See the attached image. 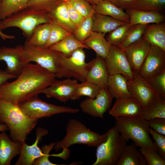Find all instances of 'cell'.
<instances>
[{
	"mask_svg": "<svg viewBox=\"0 0 165 165\" xmlns=\"http://www.w3.org/2000/svg\"><path fill=\"white\" fill-rule=\"evenodd\" d=\"M13 81L0 86V99L18 104L42 93L55 79L54 75L36 64L29 63Z\"/></svg>",
	"mask_w": 165,
	"mask_h": 165,
	"instance_id": "obj_1",
	"label": "cell"
},
{
	"mask_svg": "<svg viewBox=\"0 0 165 165\" xmlns=\"http://www.w3.org/2000/svg\"><path fill=\"white\" fill-rule=\"evenodd\" d=\"M38 120L26 115L18 104L0 99V123L7 126L12 140L21 145L25 143Z\"/></svg>",
	"mask_w": 165,
	"mask_h": 165,
	"instance_id": "obj_2",
	"label": "cell"
},
{
	"mask_svg": "<svg viewBox=\"0 0 165 165\" xmlns=\"http://www.w3.org/2000/svg\"><path fill=\"white\" fill-rule=\"evenodd\" d=\"M115 118V125L125 140H132L137 147L157 152L149 135L148 120L141 118L117 117Z\"/></svg>",
	"mask_w": 165,
	"mask_h": 165,
	"instance_id": "obj_3",
	"label": "cell"
},
{
	"mask_svg": "<svg viewBox=\"0 0 165 165\" xmlns=\"http://www.w3.org/2000/svg\"><path fill=\"white\" fill-rule=\"evenodd\" d=\"M66 134L61 140L55 143L56 150H68L71 146L76 144L97 147L105 139L106 134H100L89 129L80 121L72 119L67 124Z\"/></svg>",
	"mask_w": 165,
	"mask_h": 165,
	"instance_id": "obj_4",
	"label": "cell"
},
{
	"mask_svg": "<svg viewBox=\"0 0 165 165\" xmlns=\"http://www.w3.org/2000/svg\"><path fill=\"white\" fill-rule=\"evenodd\" d=\"M106 133L105 139L97 147L96 160L93 165H116L127 145L115 125Z\"/></svg>",
	"mask_w": 165,
	"mask_h": 165,
	"instance_id": "obj_5",
	"label": "cell"
},
{
	"mask_svg": "<svg viewBox=\"0 0 165 165\" xmlns=\"http://www.w3.org/2000/svg\"><path fill=\"white\" fill-rule=\"evenodd\" d=\"M47 23H50L48 13L27 8L0 21V29L2 31L10 27L17 28L28 40L37 26Z\"/></svg>",
	"mask_w": 165,
	"mask_h": 165,
	"instance_id": "obj_6",
	"label": "cell"
},
{
	"mask_svg": "<svg viewBox=\"0 0 165 165\" xmlns=\"http://www.w3.org/2000/svg\"><path fill=\"white\" fill-rule=\"evenodd\" d=\"M23 46V56L28 63L33 62L59 78L61 53L44 47L35 46L26 40Z\"/></svg>",
	"mask_w": 165,
	"mask_h": 165,
	"instance_id": "obj_7",
	"label": "cell"
},
{
	"mask_svg": "<svg viewBox=\"0 0 165 165\" xmlns=\"http://www.w3.org/2000/svg\"><path fill=\"white\" fill-rule=\"evenodd\" d=\"M86 55L83 48L75 51L68 57L61 56L59 78H73L81 82L86 81V76L92 61L86 62Z\"/></svg>",
	"mask_w": 165,
	"mask_h": 165,
	"instance_id": "obj_8",
	"label": "cell"
},
{
	"mask_svg": "<svg viewBox=\"0 0 165 165\" xmlns=\"http://www.w3.org/2000/svg\"><path fill=\"white\" fill-rule=\"evenodd\" d=\"M18 105L27 116L38 119L58 114H75L79 111L78 108L47 103L40 99L38 95L29 98Z\"/></svg>",
	"mask_w": 165,
	"mask_h": 165,
	"instance_id": "obj_9",
	"label": "cell"
},
{
	"mask_svg": "<svg viewBox=\"0 0 165 165\" xmlns=\"http://www.w3.org/2000/svg\"><path fill=\"white\" fill-rule=\"evenodd\" d=\"M104 60L109 75L120 74L128 81L133 79L134 72L125 53L118 46L111 45Z\"/></svg>",
	"mask_w": 165,
	"mask_h": 165,
	"instance_id": "obj_10",
	"label": "cell"
},
{
	"mask_svg": "<svg viewBox=\"0 0 165 165\" xmlns=\"http://www.w3.org/2000/svg\"><path fill=\"white\" fill-rule=\"evenodd\" d=\"M127 87L133 97L144 109L149 106L159 96L139 72H134L133 79L128 81Z\"/></svg>",
	"mask_w": 165,
	"mask_h": 165,
	"instance_id": "obj_11",
	"label": "cell"
},
{
	"mask_svg": "<svg viewBox=\"0 0 165 165\" xmlns=\"http://www.w3.org/2000/svg\"><path fill=\"white\" fill-rule=\"evenodd\" d=\"M113 98L108 88H102L94 98H88L84 100L79 106L83 112L103 119L105 113L110 108Z\"/></svg>",
	"mask_w": 165,
	"mask_h": 165,
	"instance_id": "obj_12",
	"label": "cell"
},
{
	"mask_svg": "<svg viewBox=\"0 0 165 165\" xmlns=\"http://www.w3.org/2000/svg\"><path fill=\"white\" fill-rule=\"evenodd\" d=\"M165 70V51L151 45L149 53L139 71L145 79L151 78Z\"/></svg>",
	"mask_w": 165,
	"mask_h": 165,
	"instance_id": "obj_13",
	"label": "cell"
},
{
	"mask_svg": "<svg viewBox=\"0 0 165 165\" xmlns=\"http://www.w3.org/2000/svg\"><path fill=\"white\" fill-rule=\"evenodd\" d=\"M23 52V45H18L14 47L5 46L0 47V61L6 63V72L16 78L28 63L24 59Z\"/></svg>",
	"mask_w": 165,
	"mask_h": 165,
	"instance_id": "obj_14",
	"label": "cell"
},
{
	"mask_svg": "<svg viewBox=\"0 0 165 165\" xmlns=\"http://www.w3.org/2000/svg\"><path fill=\"white\" fill-rule=\"evenodd\" d=\"M78 81L70 78L59 80L55 79L42 92L48 98H53L65 103L71 99Z\"/></svg>",
	"mask_w": 165,
	"mask_h": 165,
	"instance_id": "obj_15",
	"label": "cell"
},
{
	"mask_svg": "<svg viewBox=\"0 0 165 165\" xmlns=\"http://www.w3.org/2000/svg\"><path fill=\"white\" fill-rule=\"evenodd\" d=\"M144 109L133 97L116 99L109 113L115 117L140 118Z\"/></svg>",
	"mask_w": 165,
	"mask_h": 165,
	"instance_id": "obj_16",
	"label": "cell"
},
{
	"mask_svg": "<svg viewBox=\"0 0 165 165\" xmlns=\"http://www.w3.org/2000/svg\"><path fill=\"white\" fill-rule=\"evenodd\" d=\"M151 45L142 37L139 41L129 45L124 50L134 72H139L149 53Z\"/></svg>",
	"mask_w": 165,
	"mask_h": 165,
	"instance_id": "obj_17",
	"label": "cell"
},
{
	"mask_svg": "<svg viewBox=\"0 0 165 165\" xmlns=\"http://www.w3.org/2000/svg\"><path fill=\"white\" fill-rule=\"evenodd\" d=\"M48 133V131L47 129L40 127L38 128L35 142L30 145H28L26 143L21 145L19 157L15 165H32L35 160L42 154L38 145L42 137L47 135Z\"/></svg>",
	"mask_w": 165,
	"mask_h": 165,
	"instance_id": "obj_18",
	"label": "cell"
},
{
	"mask_svg": "<svg viewBox=\"0 0 165 165\" xmlns=\"http://www.w3.org/2000/svg\"><path fill=\"white\" fill-rule=\"evenodd\" d=\"M91 61V65L87 72L86 81L96 84L102 88H108L109 75L104 59L97 55Z\"/></svg>",
	"mask_w": 165,
	"mask_h": 165,
	"instance_id": "obj_19",
	"label": "cell"
},
{
	"mask_svg": "<svg viewBox=\"0 0 165 165\" xmlns=\"http://www.w3.org/2000/svg\"><path fill=\"white\" fill-rule=\"evenodd\" d=\"M21 145L11 139L5 132L0 133V165H10L20 154Z\"/></svg>",
	"mask_w": 165,
	"mask_h": 165,
	"instance_id": "obj_20",
	"label": "cell"
},
{
	"mask_svg": "<svg viewBox=\"0 0 165 165\" xmlns=\"http://www.w3.org/2000/svg\"><path fill=\"white\" fill-rule=\"evenodd\" d=\"M130 17L129 23L132 26L138 24L164 22V15L157 11H146L132 8L126 10Z\"/></svg>",
	"mask_w": 165,
	"mask_h": 165,
	"instance_id": "obj_21",
	"label": "cell"
},
{
	"mask_svg": "<svg viewBox=\"0 0 165 165\" xmlns=\"http://www.w3.org/2000/svg\"><path fill=\"white\" fill-rule=\"evenodd\" d=\"M48 15L50 23L61 26L72 34L74 33L77 28L69 17L64 2L62 1Z\"/></svg>",
	"mask_w": 165,
	"mask_h": 165,
	"instance_id": "obj_22",
	"label": "cell"
},
{
	"mask_svg": "<svg viewBox=\"0 0 165 165\" xmlns=\"http://www.w3.org/2000/svg\"><path fill=\"white\" fill-rule=\"evenodd\" d=\"M127 82L126 78L121 74L109 75L108 88L113 98L117 99L133 97L128 90Z\"/></svg>",
	"mask_w": 165,
	"mask_h": 165,
	"instance_id": "obj_23",
	"label": "cell"
},
{
	"mask_svg": "<svg viewBox=\"0 0 165 165\" xmlns=\"http://www.w3.org/2000/svg\"><path fill=\"white\" fill-rule=\"evenodd\" d=\"M142 38L151 45L165 51V24L164 22L147 25Z\"/></svg>",
	"mask_w": 165,
	"mask_h": 165,
	"instance_id": "obj_24",
	"label": "cell"
},
{
	"mask_svg": "<svg viewBox=\"0 0 165 165\" xmlns=\"http://www.w3.org/2000/svg\"><path fill=\"white\" fill-rule=\"evenodd\" d=\"M92 20L93 31L105 34L126 23L95 12L92 16Z\"/></svg>",
	"mask_w": 165,
	"mask_h": 165,
	"instance_id": "obj_25",
	"label": "cell"
},
{
	"mask_svg": "<svg viewBox=\"0 0 165 165\" xmlns=\"http://www.w3.org/2000/svg\"><path fill=\"white\" fill-rule=\"evenodd\" d=\"M104 33L93 31L82 42L90 49L93 50L97 55L105 59L111 45L105 38Z\"/></svg>",
	"mask_w": 165,
	"mask_h": 165,
	"instance_id": "obj_26",
	"label": "cell"
},
{
	"mask_svg": "<svg viewBox=\"0 0 165 165\" xmlns=\"http://www.w3.org/2000/svg\"><path fill=\"white\" fill-rule=\"evenodd\" d=\"M95 13L107 15L125 23L129 22L130 17L124 10L108 0H103L94 6Z\"/></svg>",
	"mask_w": 165,
	"mask_h": 165,
	"instance_id": "obj_27",
	"label": "cell"
},
{
	"mask_svg": "<svg viewBox=\"0 0 165 165\" xmlns=\"http://www.w3.org/2000/svg\"><path fill=\"white\" fill-rule=\"evenodd\" d=\"M146 161L133 142L123 149L116 165H146Z\"/></svg>",
	"mask_w": 165,
	"mask_h": 165,
	"instance_id": "obj_28",
	"label": "cell"
},
{
	"mask_svg": "<svg viewBox=\"0 0 165 165\" xmlns=\"http://www.w3.org/2000/svg\"><path fill=\"white\" fill-rule=\"evenodd\" d=\"M61 53L64 56L69 57L78 49L82 48L90 49L83 43L78 40L73 34H71L59 42L49 48Z\"/></svg>",
	"mask_w": 165,
	"mask_h": 165,
	"instance_id": "obj_29",
	"label": "cell"
},
{
	"mask_svg": "<svg viewBox=\"0 0 165 165\" xmlns=\"http://www.w3.org/2000/svg\"><path fill=\"white\" fill-rule=\"evenodd\" d=\"M30 0H1L0 2V20H3L28 8Z\"/></svg>",
	"mask_w": 165,
	"mask_h": 165,
	"instance_id": "obj_30",
	"label": "cell"
},
{
	"mask_svg": "<svg viewBox=\"0 0 165 165\" xmlns=\"http://www.w3.org/2000/svg\"><path fill=\"white\" fill-rule=\"evenodd\" d=\"M51 25V23L38 25L35 29L30 38L27 40L35 46L45 47L49 37Z\"/></svg>",
	"mask_w": 165,
	"mask_h": 165,
	"instance_id": "obj_31",
	"label": "cell"
},
{
	"mask_svg": "<svg viewBox=\"0 0 165 165\" xmlns=\"http://www.w3.org/2000/svg\"><path fill=\"white\" fill-rule=\"evenodd\" d=\"M141 118L148 120L152 118H165V98L159 95L148 108L144 109Z\"/></svg>",
	"mask_w": 165,
	"mask_h": 165,
	"instance_id": "obj_32",
	"label": "cell"
},
{
	"mask_svg": "<svg viewBox=\"0 0 165 165\" xmlns=\"http://www.w3.org/2000/svg\"><path fill=\"white\" fill-rule=\"evenodd\" d=\"M102 88L96 84L87 81L78 83L71 100H77L83 96L94 98L99 93Z\"/></svg>",
	"mask_w": 165,
	"mask_h": 165,
	"instance_id": "obj_33",
	"label": "cell"
},
{
	"mask_svg": "<svg viewBox=\"0 0 165 165\" xmlns=\"http://www.w3.org/2000/svg\"><path fill=\"white\" fill-rule=\"evenodd\" d=\"M147 25L138 24L131 26L124 39L118 46L124 50L129 45L139 41L142 37Z\"/></svg>",
	"mask_w": 165,
	"mask_h": 165,
	"instance_id": "obj_34",
	"label": "cell"
},
{
	"mask_svg": "<svg viewBox=\"0 0 165 165\" xmlns=\"http://www.w3.org/2000/svg\"><path fill=\"white\" fill-rule=\"evenodd\" d=\"M61 0H30L28 8L33 10L48 13L53 11Z\"/></svg>",
	"mask_w": 165,
	"mask_h": 165,
	"instance_id": "obj_35",
	"label": "cell"
},
{
	"mask_svg": "<svg viewBox=\"0 0 165 165\" xmlns=\"http://www.w3.org/2000/svg\"><path fill=\"white\" fill-rule=\"evenodd\" d=\"M165 0H137L134 9L142 11H163Z\"/></svg>",
	"mask_w": 165,
	"mask_h": 165,
	"instance_id": "obj_36",
	"label": "cell"
},
{
	"mask_svg": "<svg viewBox=\"0 0 165 165\" xmlns=\"http://www.w3.org/2000/svg\"><path fill=\"white\" fill-rule=\"evenodd\" d=\"M131 26L129 22L125 23L109 32L106 39L111 45L118 46L124 39Z\"/></svg>",
	"mask_w": 165,
	"mask_h": 165,
	"instance_id": "obj_37",
	"label": "cell"
},
{
	"mask_svg": "<svg viewBox=\"0 0 165 165\" xmlns=\"http://www.w3.org/2000/svg\"><path fill=\"white\" fill-rule=\"evenodd\" d=\"M71 34L61 26L51 23L49 37L44 47L49 48Z\"/></svg>",
	"mask_w": 165,
	"mask_h": 165,
	"instance_id": "obj_38",
	"label": "cell"
},
{
	"mask_svg": "<svg viewBox=\"0 0 165 165\" xmlns=\"http://www.w3.org/2000/svg\"><path fill=\"white\" fill-rule=\"evenodd\" d=\"M92 16L86 18L73 34L75 38L81 42L82 43L93 32Z\"/></svg>",
	"mask_w": 165,
	"mask_h": 165,
	"instance_id": "obj_39",
	"label": "cell"
},
{
	"mask_svg": "<svg viewBox=\"0 0 165 165\" xmlns=\"http://www.w3.org/2000/svg\"><path fill=\"white\" fill-rule=\"evenodd\" d=\"M145 79L157 94L165 98V70L151 78Z\"/></svg>",
	"mask_w": 165,
	"mask_h": 165,
	"instance_id": "obj_40",
	"label": "cell"
},
{
	"mask_svg": "<svg viewBox=\"0 0 165 165\" xmlns=\"http://www.w3.org/2000/svg\"><path fill=\"white\" fill-rule=\"evenodd\" d=\"M70 2L75 9L85 18L93 16L94 6L84 0H71Z\"/></svg>",
	"mask_w": 165,
	"mask_h": 165,
	"instance_id": "obj_41",
	"label": "cell"
},
{
	"mask_svg": "<svg viewBox=\"0 0 165 165\" xmlns=\"http://www.w3.org/2000/svg\"><path fill=\"white\" fill-rule=\"evenodd\" d=\"M139 150L145 158L148 165H165V160L158 152L140 148Z\"/></svg>",
	"mask_w": 165,
	"mask_h": 165,
	"instance_id": "obj_42",
	"label": "cell"
},
{
	"mask_svg": "<svg viewBox=\"0 0 165 165\" xmlns=\"http://www.w3.org/2000/svg\"><path fill=\"white\" fill-rule=\"evenodd\" d=\"M55 143L52 142L50 144L42 146L41 149L42 155L36 159L33 163L34 165H57L51 162L49 160L50 156V152L53 148Z\"/></svg>",
	"mask_w": 165,
	"mask_h": 165,
	"instance_id": "obj_43",
	"label": "cell"
},
{
	"mask_svg": "<svg viewBox=\"0 0 165 165\" xmlns=\"http://www.w3.org/2000/svg\"><path fill=\"white\" fill-rule=\"evenodd\" d=\"M149 131L154 140L157 152L165 160V135L157 132L150 127Z\"/></svg>",
	"mask_w": 165,
	"mask_h": 165,
	"instance_id": "obj_44",
	"label": "cell"
},
{
	"mask_svg": "<svg viewBox=\"0 0 165 165\" xmlns=\"http://www.w3.org/2000/svg\"><path fill=\"white\" fill-rule=\"evenodd\" d=\"M65 3L70 19L78 28L85 18L75 9L70 1L66 2Z\"/></svg>",
	"mask_w": 165,
	"mask_h": 165,
	"instance_id": "obj_45",
	"label": "cell"
},
{
	"mask_svg": "<svg viewBox=\"0 0 165 165\" xmlns=\"http://www.w3.org/2000/svg\"><path fill=\"white\" fill-rule=\"evenodd\" d=\"M149 127L155 131L165 135V118H155L148 120Z\"/></svg>",
	"mask_w": 165,
	"mask_h": 165,
	"instance_id": "obj_46",
	"label": "cell"
},
{
	"mask_svg": "<svg viewBox=\"0 0 165 165\" xmlns=\"http://www.w3.org/2000/svg\"><path fill=\"white\" fill-rule=\"evenodd\" d=\"M117 7L126 10L133 8L137 0H108Z\"/></svg>",
	"mask_w": 165,
	"mask_h": 165,
	"instance_id": "obj_47",
	"label": "cell"
},
{
	"mask_svg": "<svg viewBox=\"0 0 165 165\" xmlns=\"http://www.w3.org/2000/svg\"><path fill=\"white\" fill-rule=\"evenodd\" d=\"M15 78V76L9 74L5 70L0 69V86L8 80Z\"/></svg>",
	"mask_w": 165,
	"mask_h": 165,
	"instance_id": "obj_48",
	"label": "cell"
},
{
	"mask_svg": "<svg viewBox=\"0 0 165 165\" xmlns=\"http://www.w3.org/2000/svg\"><path fill=\"white\" fill-rule=\"evenodd\" d=\"M1 0H0V2ZM0 37L3 40L7 39H13L15 38V36L13 35H8L4 33L0 29Z\"/></svg>",
	"mask_w": 165,
	"mask_h": 165,
	"instance_id": "obj_49",
	"label": "cell"
},
{
	"mask_svg": "<svg viewBox=\"0 0 165 165\" xmlns=\"http://www.w3.org/2000/svg\"><path fill=\"white\" fill-rule=\"evenodd\" d=\"M8 128L7 126L4 124L0 123V132H5L8 130Z\"/></svg>",
	"mask_w": 165,
	"mask_h": 165,
	"instance_id": "obj_50",
	"label": "cell"
},
{
	"mask_svg": "<svg viewBox=\"0 0 165 165\" xmlns=\"http://www.w3.org/2000/svg\"><path fill=\"white\" fill-rule=\"evenodd\" d=\"M91 5L94 6L103 0H84Z\"/></svg>",
	"mask_w": 165,
	"mask_h": 165,
	"instance_id": "obj_51",
	"label": "cell"
},
{
	"mask_svg": "<svg viewBox=\"0 0 165 165\" xmlns=\"http://www.w3.org/2000/svg\"><path fill=\"white\" fill-rule=\"evenodd\" d=\"M61 0L63 1V2H68V1H70L71 0Z\"/></svg>",
	"mask_w": 165,
	"mask_h": 165,
	"instance_id": "obj_52",
	"label": "cell"
}]
</instances>
